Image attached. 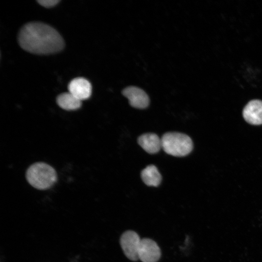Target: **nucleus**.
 Instances as JSON below:
<instances>
[{
  "label": "nucleus",
  "instance_id": "obj_1",
  "mask_svg": "<svg viewBox=\"0 0 262 262\" xmlns=\"http://www.w3.org/2000/svg\"><path fill=\"white\" fill-rule=\"evenodd\" d=\"M20 47L25 51L39 55L59 52L65 47L59 33L51 26L39 21L25 24L17 34Z\"/></svg>",
  "mask_w": 262,
  "mask_h": 262
},
{
  "label": "nucleus",
  "instance_id": "obj_2",
  "mask_svg": "<svg viewBox=\"0 0 262 262\" xmlns=\"http://www.w3.org/2000/svg\"><path fill=\"white\" fill-rule=\"evenodd\" d=\"M26 177L28 182L39 190L50 188L57 179L55 169L49 165L42 162L36 163L27 169Z\"/></svg>",
  "mask_w": 262,
  "mask_h": 262
},
{
  "label": "nucleus",
  "instance_id": "obj_3",
  "mask_svg": "<svg viewBox=\"0 0 262 262\" xmlns=\"http://www.w3.org/2000/svg\"><path fill=\"white\" fill-rule=\"evenodd\" d=\"M162 148L167 154L176 157H183L193 149V142L188 135L176 132L164 134L162 138Z\"/></svg>",
  "mask_w": 262,
  "mask_h": 262
},
{
  "label": "nucleus",
  "instance_id": "obj_4",
  "mask_svg": "<svg viewBox=\"0 0 262 262\" xmlns=\"http://www.w3.org/2000/svg\"><path fill=\"white\" fill-rule=\"evenodd\" d=\"M141 240L138 234L132 230L124 232L120 237L121 248L126 256L131 261L139 260L138 250Z\"/></svg>",
  "mask_w": 262,
  "mask_h": 262
},
{
  "label": "nucleus",
  "instance_id": "obj_5",
  "mask_svg": "<svg viewBox=\"0 0 262 262\" xmlns=\"http://www.w3.org/2000/svg\"><path fill=\"white\" fill-rule=\"evenodd\" d=\"M161 255L160 248L154 241L147 238L141 240L138 257L142 262H157Z\"/></svg>",
  "mask_w": 262,
  "mask_h": 262
},
{
  "label": "nucleus",
  "instance_id": "obj_6",
  "mask_svg": "<svg viewBox=\"0 0 262 262\" xmlns=\"http://www.w3.org/2000/svg\"><path fill=\"white\" fill-rule=\"evenodd\" d=\"M68 92L77 98L82 101L90 98L92 85L90 82L83 77L72 79L68 84Z\"/></svg>",
  "mask_w": 262,
  "mask_h": 262
},
{
  "label": "nucleus",
  "instance_id": "obj_7",
  "mask_svg": "<svg viewBox=\"0 0 262 262\" xmlns=\"http://www.w3.org/2000/svg\"><path fill=\"white\" fill-rule=\"evenodd\" d=\"M122 94L128 99L130 105L133 107L144 109L149 105V99L147 95L139 88L129 86L123 90Z\"/></svg>",
  "mask_w": 262,
  "mask_h": 262
},
{
  "label": "nucleus",
  "instance_id": "obj_8",
  "mask_svg": "<svg viewBox=\"0 0 262 262\" xmlns=\"http://www.w3.org/2000/svg\"><path fill=\"white\" fill-rule=\"evenodd\" d=\"M243 116L250 124H262V100L253 99L249 101L243 110Z\"/></svg>",
  "mask_w": 262,
  "mask_h": 262
},
{
  "label": "nucleus",
  "instance_id": "obj_9",
  "mask_svg": "<svg viewBox=\"0 0 262 262\" xmlns=\"http://www.w3.org/2000/svg\"><path fill=\"white\" fill-rule=\"evenodd\" d=\"M139 145L149 154L157 153L162 148L161 138L153 133H147L138 138Z\"/></svg>",
  "mask_w": 262,
  "mask_h": 262
},
{
  "label": "nucleus",
  "instance_id": "obj_10",
  "mask_svg": "<svg viewBox=\"0 0 262 262\" xmlns=\"http://www.w3.org/2000/svg\"><path fill=\"white\" fill-rule=\"evenodd\" d=\"M56 102L60 107L68 111L77 110L82 105V101L69 92L59 95L56 98Z\"/></svg>",
  "mask_w": 262,
  "mask_h": 262
},
{
  "label": "nucleus",
  "instance_id": "obj_11",
  "mask_svg": "<svg viewBox=\"0 0 262 262\" xmlns=\"http://www.w3.org/2000/svg\"><path fill=\"white\" fill-rule=\"evenodd\" d=\"M141 176L144 182L149 186H158L161 183L162 176L154 165L147 166L141 172Z\"/></svg>",
  "mask_w": 262,
  "mask_h": 262
},
{
  "label": "nucleus",
  "instance_id": "obj_12",
  "mask_svg": "<svg viewBox=\"0 0 262 262\" xmlns=\"http://www.w3.org/2000/svg\"><path fill=\"white\" fill-rule=\"evenodd\" d=\"M59 0H37V2L46 8H51L57 5Z\"/></svg>",
  "mask_w": 262,
  "mask_h": 262
}]
</instances>
